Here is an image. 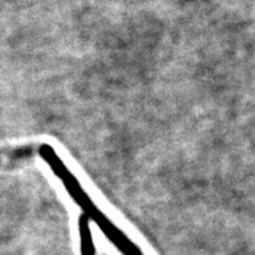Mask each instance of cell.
<instances>
[{
	"label": "cell",
	"mask_w": 255,
	"mask_h": 255,
	"mask_svg": "<svg viewBox=\"0 0 255 255\" xmlns=\"http://www.w3.org/2000/svg\"><path fill=\"white\" fill-rule=\"evenodd\" d=\"M38 154L47 163V166L51 168V171L53 172L56 178L61 181L70 198L74 201V204L78 207H81L82 211H83V215H86L88 219L95 222L97 228L101 231L104 236L109 240L112 245L116 246L117 250L121 254L144 255V253L141 252L139 246L136 245L132 240L121 230L120 227L114 224L109 219V217L105 215L97 207V205L90 197V194L82 187L81 181L78 180L77 176L70 171V168L62 161L61 157L53 149V146H51L49 144H40L38 148Z\"/></svg>",
	"instance_id": "6da1fadb"
},
{
	"label": "cell",
	"mask_w": 255,
	"mask_h": 255,
	"mask_svg": "<svg viewBox=\"0 0 255 255\" xmlns=\"http://www.w3.org/2000/svg\"><path fill=\"white\" fill-rule=\"evenodd\" d=\"M78 230H79V240H81V254L96 255V246H95L94 237L91 232L90 219L83 214L78 220Z\"/></svg>",
	"instance_id": "7a4b0ae2"
}]
</instances>
